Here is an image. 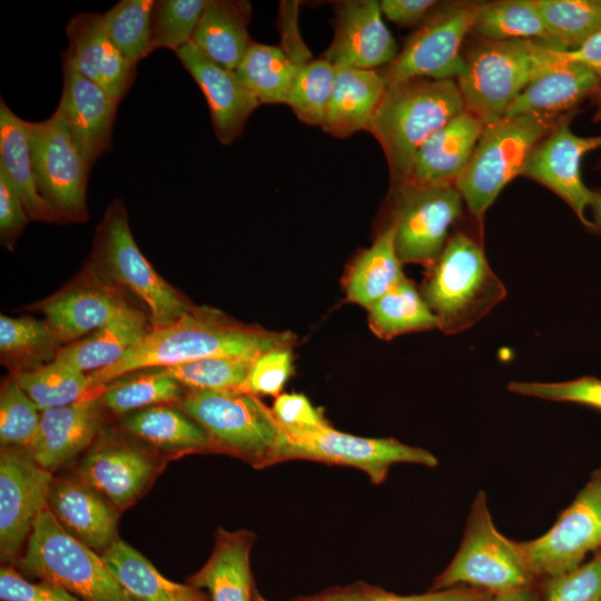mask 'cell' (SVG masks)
<instances>
[{"label":"cell","mask_w":601,"mask_h":601,"mask_svg":"<svg viewBox=\"0 0 601 601\" xmlns=\"http://www.w3.org/2000/svg\"><path fill=\"white\" fill-rule=\"evenodd\" d=\"M560 49L535 40H485L472 47L457 78L465 110L484 127L504 118L518 96L561 60Z\"/></svg>","instance_id":"cell-4"},{"label":"cell","mask_w":601,"mask_h":601,"mask_svg":"<svg viewBox=\"0 0 601 601\" xmlns=\"http://www.w3.org/2000/svg\"><path fill=\"white\" fill-rule=\"evenodd\" d=\"M483 129L482 122L464 109L422 144L403 187L454 185L466 169Z\"/></svg>","instance_id":"cell-24"},{"label":"cell","mask_w":601,"mask_h":601,"mask_svg":"<svg viewBox=\"0 0 601 601\" xmlns=\"http://www.w3.org/2000/svg\"><path fill=\"white\" fill-rule=\"evenodd\" d=\"M66 35L68 48L62 58L120 102L131 88L136 68L110 39L102 14H76L68 23Z\"/></svg>","instance_id":"cell-20"},{"label":"cell","mask_w":601,"mask_h":601,"mask_svg":"<svg viewBox=\"0 0 601 601\" xmlns=\"http://www.w3.org/2000/svg\"><path fill=\"white\" fill-rule=\"evenodd\" d=\"M543 601H601V551L575 570L546 579Z\"/></svg>","instance_id":"cell-49"},{"label":"cell","mask_w":601,"mask_h":601,"mask_svg":"<svg viewBox=\"0 0 601 601\" xmlns=\"http://www.w3.org/2000/svg\"><path fill=\"white\" fill-rule=\"evenodd\" d=\"M13 378L40 411L76 403L91 390L87 374L55 358Z\"/></svg>","instance_id":"cell-40"},{"label":"cell","mask_w":601,"mask_h":601,"mask_svg":"<svg viewBox=\"0 0 601 601\" xmlns=\"http://www.w3.org/2000/svg\"><path fill=\"white\" fill-rule=\"evenodd\" d=\"M184 385L157 368L142 370L129 380H118L98 394L101 407L118 415L162 404L180 403Z\"/></svg>","instance_id":"cell-38"},{"label":"cell","mask_w":601,"mask_h":601,"mask_svg":"<svg viewBox=\"0 0 601 601\" xmlns=\"http://www.w3.org/2000/svg\"><path fill=\"white\" fill-rule=\"evenodd\" d=\"M0 170L23 204L30 219L59 220L38 191L33 171L28 121L19 118L1 99Z\"/></svg>","instance_id":"cell-31"},{"label":"cell","mask_w":601,"mask_h":601,"mask_svg":"<svg viewBox=\"0 0 601 601\" xmlns=\"http://www.w3.org/2000/svg\"><path fill=\"white\" fill-rule=\"evenodd\" d=\"M17 564L22 574L57 584L82 601H139L101 555L70 536L46 508Z\"/></svg>","instance_id":"cell-7"},{"label":"cell","mask_w":601,"mask_h":601,"mask_svg":"<svg viewBox=\"0 0 601 601\" xmlns=\"http://www.w3.org/2000/svg\"><path fill=\"white\" fill-rule=\"evenodd\" d=\"M162 466L155 454L109 437L90 446L76 476L121 511L147 491Z\"/></svg>","instance_id":"cell-16"},{"label":"cell","mask_w":601,"mask_h":601,"mask_svg":"<svg viewBox=\"0 0 601 601\" xmlns=\"http://www.w3.org/2000/svg\"><path fill=\"white\" fill-rule=\"evenodd\" d=\"M534 578L571 572L601 551V475L594 471L573 502L541 536L519 542Z\"/></svg>","instance_id":"cell-11"},{"label":"cell","mask_w":601,"mask_h":601,"mask_svg":"<svg viewBox=\"0 0 601 601\" xmlns=\"http://www.w3.org/2000/svg\"><path fill=\"white\" fill-rule=\"evenodd\" d=\"M234 71L260 104H286L294 67L280 47L253 41Z\"/></svg>","instance_id":"cell-37"},{"label":"cell","mask_w":601,"mask_h":601,"mask_svg":"<svg viewBox=\"0 0 601 601\" xmlns=\"http://www.w3.org/2000/svg\"><path fill=\"white\" fill-rule=\"evenodd\" d=\"M152 0H122L102 14L106 30L132 66L150 52Z\"/></svg>","instance_id":"cell-42"},{"label":"cell","mask_w":601,"mask_h":601,"mask_svg":"<svg viewBox=\"0 0 601 601\" xmlns=\"http://www.w3.org/2000/svg\"><path fill=\"white\" fill-rule=\"evenodd\" d=\"M334 77L335 67L324 58H313L294 67L286 104L303 122L322 125Z\"/></svg>","instance_id":"cell-43"},{"label":"cell","mask_w":601,"mask_h":601,"mask_svg":"<svg viewBox=\"0 0 601 601\" xmlns=\"http://www.w3.org/2000/svg\"><path fill=\"white\" fill-rule=\"evenodd\" d=\"M508 391L554 402L582 404L601 411V380L583 376L564 382H521L508 384Z\"/></svg>","instance_id":"cell-48"},{"label":"cell","mask_w":601,"mask_h":601,"mask_svg":"<svg viewBox=\"0 0 601 601\" xmlns=\"http://www.w3.org/2000/svg\"><path fill=\"white\" fill-rule=\"evenodd\" d=\"M1 601H82L66 589L48 581H28L13 565L0 570Z\"/></svg>","instance_id":"cell-51"},{"label":"cell","mask_w":601,"mask_h":601,"mask_svg":"<svg viewBox=\"0 0 601 601\" xmlns=\"http://www.w3.org/2000/svg\"><path fill=\"white\" fill-rule=\"evenodd\" d=\"M254 541L253 532L218 528L209 559L187 583L206 589L210 601H253L255 589L249 555Z\"/></svg>","instance_id":"cell-26"},{"label":"cell","mask_w":601,"mask_h":601,"mask_svg":"<svg viewBox=\"0 0 601 601\" xmlns=\"http://www.w3.org/2000/svg\"><path fill=\"white\" fill-rule=\"evenodd\" d=\"M254 361L215 356L157 370L189 390H245Z\"/></svg>","instance_id":"cell-44"},{"label":"cell","mask_w":601,"mask_h":601,"mask_svg":"<svg viewBox=\"0 0 601 601\" xmlns=\"http://www.w3.org/2000/svg\"><path fill=\"white\" fill-rule=\"evenodd\" d=\"M370 327L381 338L439 328L422 294L406 277L370 309Z\"/></svg>","instance_id":"cell-36"},{"label":"cell","mask_w":601,"mask_h":601,"mask_svg":"<svg viewBox=\"0 0 601 601\" xmlns=\"http://www.w3.org/2000/svg\"><path fill=\"white\" fill-rule=\"evenodd\" d=\"M600 87L599 78L588 67L562 57L518 96L504 118L530 114L554 116L572 108Z\"/></svg>","instance_id":"cell-28"},{"label":"cell","mask_w":601,"mask_h":601,"mask_svg":"<svg viewBox=\"0 0 601 601\" xmlns=\"http://www.w3.org/2000/svg\"><path fill=\"white\" fill-rule=\"evenodd\" d=\"M208 0H159L151 13L150 50L175 52L191 42Z\"/></svg>","instance_id":"cell-45"},{"label":"cell","mask_w":601,"mask_h":601,"mask_svg":"<svg viewBox=\"0 0 601 601\" xmlns=\"http://www.w3.org/2000/svg\"><path fill=\"white\" fill-rule=\"evenodd\" d=\"M293 335L237 325L210 309L193 308L169 326L151 329L115 365L88 374L91 387L128 373L168 367L195 359L227 356L254 361L277 347H290Z\"/></svg>","instance_id":"cell-1"},{"label":"cell","mask_w":601,"mask_h":601,"mask_svg":"<svg viewBox=\"0 0 601 601\" xmlns=\"http://www.w3.org/2000/svg\"><path fill=\"white\" fill-rule=\"evenodd\" d=\"M375 0L336 3L334 39L323 58L335 68L375 69L398 55L396 42Z\"/></svg>","instance_id":"cell-18"},{"label":"cell","mask_w":601,"mask_h":601,"mask_svg":"<svg viewBox=\"0 0 601 601\" xmlns=\"http://www.w3.org/2000/svg\"><path fill=\"white\" fill-rule=\"evenodd\" d=\"M465 109L455 80L413 79L390 85L368 124L393 183L403 187L422 144Z\"/></svg>","instance_id":"cell-2"},{"label":"cell","mask_w":601,"mask_h":601,"mask_svg":"<svg viewBox=\"0 0 601 601\" xmlns=\"http://www.w3.org/2000/svg\"><path fill=\"white\" fill-rule=\"evenodd\" d=\"M434 0H383L380 2L382 13L392 22L410 27L424 20L436 6Z\"/></svg>","instance_id":"cell-54"},{"label":"cell","mask_w":601,"mask_h":601,"mask_svg":"<svg viewBox=\"0 0 601 601\" xmlns=\"http://www.w3.org/2000/svg\"><path fill=\"white\" fill-rule=\"evenodd\" d=\"M63 89L57 109L89 168L111 148L119 101L62 58Z\"/></svg>","instance_id":"cell-19"},{"label":"cell","mask_w":601,"mask_h":601,"mask_svg":"<svg viewBox=\"0 0 601 601\" xmlns=\"http://www.w3.org/2000/svg\"><path fill=\"white\" fill-rule=\"evenodd\" d=\"M482 3L449 6L431 16L381 72L386 85L413 79L454 80L463 73L462 43Z\"/></svg>","instance_id":"cell-10"},{"label":"cell","mask_w":601,"mask_h":601,"mask_svg":"<svg viewBox=\"0 0 601 601\" xmlns=\"http://www.w3.org/2000/svg\"><path fill=\"white\" fill-rule=\"evenodd\" d=\"M536 4L563 49H577L601 31V0H536Z\"/></svg>","instance_id":"cell-41"},{"label":"cell","mask_w":601,"mask_h":601,"mask_svg":"<svg viewBox=\"0 0 601 601\" xmlns=\"http://www.w3.org/2000/svg\"><path fill=\"white\" fill-rule=\"evenodd\" d=\"M288 461L308 460L325 464L355 467L373 484H382L395 464L410 463L435 467L439 460L430 451L404 444L395 439L352 435L332 425L288 435Z\"/></svg>","instance_id":"cell-14"},{"label":"cell","mask_w":601,"mask_h":601,"mask_svg":"<svg viewBox=\"0 0 601 601\" xmlns=\"http://www.w3.org/2000/svg\"><path fill=\"white\" fill-rule=\"evenodd\" d=\"M97 253L111 277L146 304L152 329L169 326L193 309L138 248L121 200L109 206L99 226Z\"/></svg>","instance_id":"cell-9"},{"label":"cell","mask_w":601,"mask_h":601,"mask_svg":"<svg viewBox=\"0 0 601 601\" xmlns=\"http://www.w3.org/2000/svg\"><path fill=\"white\" fill-rule=\"evenodd\" d=\"M101 558L117 580L139 601H210L201 590L161 575L141 553L118 539Z\"/></svg>","instance_id":"cell-33"},{"label":"cell","mask_w":601,"mask_h":601,"mask_svg":"<svg viewBox=\"0 0 601 601\" xmlns=\"http://www.w3.org/2000/svg\"><path fill=\"white\" fill-rule=\"evenodd\" d=\"M253 601H268V600L265 599L264 597H262V595L255 590Z\"/></svg>","instance_id":"cell-58"},{"label":"cell","mask_w":601,"mask_h":601,"mask_svg":"<svg viewBox=\"0 0 601 601\" xmlns=\"http://www.w3.org/2000/svg\"><path fill=\"white\" fill-rule=\"evenodd\" d=\"M387 85L376 69L335 68V77L325 116L324 131L346 138L367 129Z\"/></svg>","instance_id":"cell-27"},{"label":"cell","mask_w":601,"mask_h":601,"mask_svg":"<svg viewBox=\"0 0 601 601\" xmlns=\"http://www.w3.org/2000/svg\"><path fill=\"white\" fill-rule=\"evenodd\" d=\"M121 427L149 447L171 454L211 452L204 428L181 408L168 404L149 406L127 414Z\"/></svg>","instance_id":"cell-32"},{"label":"cell","mask_w":601,"mask_h":601,"mask_svg":"<svg viewBox=\"0 0 601 601\" xmlns=\"http://www.w3.org/2000/svg\"><path fill=\"white\" fill-rule=\"evenodd\" d=\"M293 601H493V595L486 591L466 587L401 595L358 581L344 587L325 589L317 594L298 597Z\"/></svg>","instance_id":"cell-46"},{"label":"cell","mask_w":601,"mask_h":601,"mask_svg":"<svg viewBox=\"0 0 601 601\" xmlns=\"http://www.w3.org/2000/svg\"><path fill=\"white\" fill-rule=\"evenodd\" d=\"M179 404L204 428L211 452L255 469L288 461L290 439L257 395L245 390H189Z\"/></svg>","instance_id":"cell-3"},{"label":"cell","mask_w":601,"mask_h":601,"mask_svg":"<svg viewBox=\"0 0 601 601\" xmlns=\"http://www.w3.org/2000/svg\"><path fill=\"white\" fill-rule=\"evenodd\" d=\"M554 127V116L542 114L505 117L484 127L466 169L454 184L479 224L502 189L523 175L533 150Z\"/></svg>","instance_id":"cell-6"},{"label":"cell","mask_w":601,"mask_h":601,"mask_svg":"<svg viewBox=\"0 0 601 601\" xmlns=\"http://www.w3.org/2000/svg\"><path fill=\"white\" fill-rule=\"evenodd\" d=\"M176 56L204 92L218 140L224 145L231 144L260 105L259 100L234 70L208 59L193 42L179 48Z\"/></svg>","instance_id":"cell-21"},{"label":"cell","mask_w":601,"mask_h":601,"mask_svg":"<svg viewBox=\"0 0 601 601\" xmlns=\"http://www.w3.org/2000/svg\"><path fill=\"white\" fill-rule=\"evenodd\" d=\"M520 543L495 528L483 491L475 495L460 548L430 591L473 588L493 597L534 584Z\"/></svg>","instance_id":"cell-8"},{"label":"cell","mask_w":601,"mask_h":601,"mask_svg":"<svg viewBox=\"0 0 601 601\" xmlns=\"http://www.w3.org/2000/svg\"><path fill=\"white\" fill-rule=\"evenodd\" d=\"M38 191L59 220L87 218L89 166L81 156L58 109L43 121H28Z\"/></svg>","instance_id":"cell-12"},{"label":"cell","mask_w":601,"mask_h":601,"mask_svg":"<svg viewBox=\"0 0 601 601\" xmlns=\"http://www.w3.org/2000/svg\"><path fill=\"white\" fill-rule=\"evenodd\" d=\"M472 31L485 40H535L563 49L549 32L536 0L482 3Z\"/></svg>","instance_id":"cell-35"},{"label":"cell","mask_w":601,"mask_h":601,"mask_svg":"<svg viewBox=\"0 0 601 601\" xmlns=\"http://www.w3.org/2000/svg\"><path fill=\"white\" fill-rule=\"evenodd\" d=\"M131 306L110 286L80 284L40 305L61 343H72L114 321Z\"/></svg>","instance_id":"cell-25"},{"label":"cell","mask_w":601,"mask_h":601,"mask_svg":"<svg viewBox=\"0 0 601 601\" xmlns=\"http://www.w3.org/2000/svg\"><path fill=\"white\" fill-rule=\"evenodd\" d=\"M52 481V473L26 450L1 449L0 555L7 564L22 555L36 520L48 508Z\"/></svg>","instance_id":"cell-15"},{"label":"cell","mask_w":601,"mask_h":601,"mask_svg":"<svg viewBox=\"0 0 601 601\" xmlns=\"http://www.w3.org/2000/svg\"><path fill=\"white\" fill-rule=\"evenodd\" d=\"M61 341L45 321L30 317H0V352L6 362L28 371L47 364L57 355ZM14 372V373H17Z\"/></svg>","instance_id":"cell-39"},{"label":"cell","mask_w":601,"mask_h":601,"mask_svg":"<svg viewBox=\"0 0 601 601\" xmlns=\"http://www.w3.org/2000/svg\"><path fill=\"white\" fill-rule=\"evenodd\" d=\"M597 471H598V473L601 475V465H600V467H599Z\"/></svg>","instance_id":"cell-59"},{"label":"cell","mask_w":601,"mask_h":601,"mask_svg":"<svg viewBox=\"0 0 601 601\" xmlns=\"http://www.w3.org/2000/svg\"><path fill=\"white\" fill-rule=\"evenodd\" d=\"M590 208L595 220V226L601 229V193H592Z\"/></svg>","instance_id":"cell-57"},{"label":"cell","mask_w":601,"mask_h":601,"mask_svg":"<svg viewBox=\"0 0 601 601\" xmlns=\"http://www.w3.org/2000/svg\"><path fill=\"white\" fill-rule=\"evenodd\" d=\"M250 16L247 1L208 0L191 42L208 59L235 70L254 41L247 29Z\"/></svg>","instance_id":"cell-29"},{"label":"cell","mask_w":601,"mask_h":601,"mask_svg":"<svg viewBox=\"0 0 601 601\" xmlns=\"http://www.w3.org/2000/svg\"><path fill=\"white\" fill-rule=\"evenodd\" d=\"M100 424L98 395L41 411L37 432L26 451L42 469L53 473L90 449Z\"/></svg>","instance_id":"cell-22"},{"label":"cell","mask_w":601,"mask_h":601,"mask_svg":"<svg viewBox=\"0 0 601 601\" xmlns=\"http://www.w3.org/2000/svg\"><path fill=\"white\" fill-rule=\"evenodd\" d=\"M290 347H277L260 354L252 364L245 391L255 395H280L292 373Z\"/></svg>","instance_id":"cell-50"},{"label":"cell","mask_w":601,"mask_h":601,"mask_svg":"<svg viewBox=\"0 0 601 601\" xmlns=\"http://www.w3.org/2000/svg\"><path fill=\"white\" fill-rule=\"evenodd\" d=\"M428 268L421 294L445 334L472 327L506 296V288L491 268L483 246L465 233L449 237Z\"/></svg>","instance_id":"cell-5"},{"label":"cell","mask_w":601,"mask_h":601,"mask_svg":"<svg viewBox=\"0 0 601 601\" xmlns=\"http://www.w3.org/2000/svg\"><path fill=\"white\" fill-rule=\"evenodd\" d=\"M565 60L588 67L601 83V31L573 50H562Z\"/></svg>","instance_id":"cell-55"},{"label":"cell","mask_w":601,"mask_h":601,"mask_svg":"<svg viewBox=\"0 0 601 601\" xmlns=\"http://www.w3.org/2000/svg\"><path fill=\"white\" fill-rule=\"evenodd\" d=\"M149 332L145 316L131 307L105 326L61 347L55 359L88 375L115 365Z\"/></svg>","instance_id":"cell-30"},{"label":"cell","mask_w":601,"mask_h":601,"mask_svg":"<svg viewBox=\"0 0 601 601\" xmlns=\"http://www.w3.org/2000/svg\"><path fill=\"white\" fill-rule=\"evenodd\" d=\"M29 219L23 204L0 170V235L4 247H13Z\"/></svg>","instance_id":"cell-53"},{"label":"cell","mask_w":601,"mask_h":601,"mask_svg":"<svg viewBox=\"0 0 601 601\" xmlns=\"http://www.w3.org/2000/svg\"><path fill=\"white\" fill-rule=\"evenodd\" d=\"M463 203L453 184L398 188L392 224L401 263L431 266L444 249L450 228L461 217Z\"/></svg>","instance_id":"cell-13"},{"label":"cell","mask_w":601,"mask_h":601,"mask_svg":"<svg viewBox=\"0 0 601 601\" xmlns=\"http://www.w3.org/2000/svg\"><path fill=\"white\" fill-rule=\"evenodd\" d=\"M493 601H541L534 584L493 597Z\"/></svg>","instance_id":"cell-56"},{"label":"cell","mask_w":601,"mask_h":601,"mask_svg":"<svg viewBox=\"0 0 601 601\" xmlns=\"http://www.w3.org/2000/svg\"><path fill=\"white\" fill-rule=\"evenodd\" d=\"M41 411L12 377L0 394L1 449L26 450L32 441Z\"/></svg>","instance_id":"cell-47"},{"label":"cell","mask_w":601,"mask_h":601,"mask_svg":"<svg viewBox=\"0 0 601 601\" xmlns=\"http://www.w3.org/2000/svg\"><path fill=\"white\" fill-rule=\"evenodd\" d=\"M273 413L288 435H297L328 425L322 412L298 393H283L275 398Z\"/></svg>","instance_id":"cell-52"},{"label":"cell","mask_w":601,"mask_h":601,"mask_svg":"<svg viewBox=\"0 0 601 601\" xmlns=\"http://www.w3.org/2000/svg\"><path fill=\"white\" fill-rule=\"evenodd\" d=\"M405 277L396 253L395 229L391 221L372 246L354 262L346 283L347 298L370 311Z\"/></svg>","instance_id":"cell-34"},{"label":"cell","mask_w":601,"mask_h":601,"mask_svg":"<svg viewBox=\"0 0 601 601\" xmlns=\"http://www.w3.org/2000/svg\"><path fill=\"white\" fill-rule=\"evenodd\" d=\"M48 509L73 539L101 553L118 540L119 511L78 476L53 479Z\"/></svg>","instance_id":"cell-23"},{"label":"cell","mask_w":601,"mask_h":601,"mask_svg":"<svg viewBox=\"0 0 601 601\" xmlns=\"http://www.w3.org/2000/svg\"><path fill=\"white\" fill-rule=\"evenodd\" d=\"M598 148H601V136H578L564 121L535 147L523 173L561 197L587 227H594L585 215L593 191L583 183L581 160Z\"/></svg>","instance_id":"cell-17"}]
</instances>
